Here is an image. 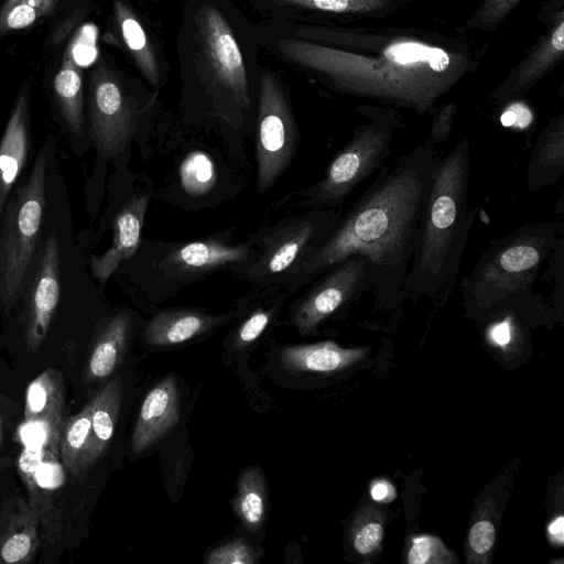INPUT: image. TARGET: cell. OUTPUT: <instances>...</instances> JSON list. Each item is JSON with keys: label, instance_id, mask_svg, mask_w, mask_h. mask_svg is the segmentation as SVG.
I'll return each mask as SVG.
<instances>
[{"label": "cell", "instance_id": "cell-1", "mask_svg": "<svg viewBox=\"0 0 564 564\" xmlns=\"http://www.w3.org/2000/svg\"><path fill=\"white\" fill-rule=\"evenodd\" d=\"M441 155L425 139L378 172L366 191L343 212L328 237L291 271V286L306 284L336 263L360 257L370 293L379 307H398L419 228Z\"/></svg>", "mask_w": 564, "mask_h": 564}, {"label": "cell", "instance_id": "cell-2", "mask_svg": "<svg viewBox=\"0 0 564 564\" xmlns=\"http://www.w3.org/2000/svg\"><path fill=\"white\" fill-rule=\"evenodd\" d=\"M262 52L283 65L313 75L339 90L425 112L459 77L462 61L446 50L412 39H395L379 57L308 41L258 22Z\"/></svg>", "mask_w": 564, "mask_h": 564}, {"label": "cell", "instance_id": "cell-3", "mask_svg": "<svg viewBox=\"0 0 564 564\" xmlns=\"http://www.w3.org/2000/svg\"><path fill=\"white\" fill-rule=\"evenodd\" d=\"M261 52L258 22L232 0H184L176 59L186 104L209 116L256 112Z\"/></svg>", "mask_w": 564, "mask_h": 564}, {"label": "cell", "instance_id": "cell-4", "mask_svg": "<svg viewBox=\"0 0 564 564\" xmlns=\"http://www.w3.org/2000/svg\"><path fill=\"white\" fill-rule=\"evenodd\" d=\"M470 163L469 141L464 138L435 169L402 302L429 297L444 303L454 291L476 217L469 200Z\"/></svg>", "mask_w": 564, "mask_h": 564}, {"label": "cell", "instance_id": "cell-5", "mask_svg": "<svg viewBox=\"0 0 564 564\" xmlns=\"http://www.w3.org/2000/svg\"><path fill=\"white\" fill-rule=\"evenodd\" d=\"M563 239V223L549 220L525 224L491 240L462 280L465 304L476 312L497 313L538 301L535 281Z\"/></svg>", "mask_w": 564, "mask_h": 564}, {"label": "cell", "instance_id": "cell-6", "mask_svg": "<svg viewBox=\"0 0 564 564\" xmlns=\"http://www.w3.org/2000/svg\"><path fill=\"white\" fill-rule=\"evenodd\" d=\"M61 169L55 135L47 134L30 170L0 214V313L14 302L42 234L52 181Z\"/></svg>", "mask_w": 564, "mask_h": 564}, {"label": "cell", "instance_id": "cell-7", "mask_svg": "<svg viewBox=\"0 0 564 564\" xmlns=\"http://www.w3.org/2000/svg\"><path fill=\"white\" fill-rule=\"evenodd\" d=\"M153 95L108 55H101L90 70L85 101L89 145L97 162L113 161L137 132L141 115Z\"/></svg>", "mask_w": 564, "mask_h": 564}, {"label": "cell", "instance_id": "cell-8", "mask_svg": "<svg viewBox=\"0 0 564 564\" xmlns=\"http://www.w3.org/2000/svg\"><path fill=\"white\" fill-rule=\"evenodd\" d=\"M401 128L400 119L390 112H380L357 126L324 176L303 192V204L310 209L343 210L346 198L388 163L394 134Z\"/></svg>", "mask_w": 564, "mask_h": 564}, {"label": "cell", "instance_id": "cell-9", "mask_svg": "<svg viewBox=\"0 0 564 564\" xmlns=\"http://www.w3.org/2000/svg\"><path fill=\"white\" fill-rule=\"evenodd\" d=\"M256 123L258 187L264 192L289 166L299 139L289 86L268 65H262Z\"/></svg>", "mask_w": 564, "mask_h": 564}, {"label": "cell", "instance_id": "cell-10", "mask_svg": "<svg viewBox=\"0 0 564 564\" xmlns=\"http://www.w3.org/2000/svg\"><path fill=\"white\" fill-rule=\"evenodd\" d=\"M343 210L310 209L291 224L279 229L269 240L260 258L251 264L245 278H272L291 271L312 253L335 229Z\"/></svg>", "mask_w": 564, "mask_h": 564}, {"label": "cell", "instance_id": "cell-11", "mask_svg": "<svg viewBox=\"0 0 564 564\" xmlns=\"http://www.w3.org/2000/svg\"><path fill=\"white\" fill-rule=\"evenodd\" d=\"M370 289L366 262L357 256L340 261L316 278L313 286L297 303L292 321L306 335L319 323L345 311Z\"/></svg>", "mask_w": 564, "mask_h": 564}, {"label": "cell", "instance_id": "cell-12", "mask_svg": "<svg viewBox=\"0 0 564 564\" xmlns=\"http://www.w3.org/2000/svg\"><path fill=\"white\" fill-rule=\"evenodd\" d=\"M111 35L129 62L155 91L169 80L164 46L148 20L128 1L112 0Z\"/></svg>", "mask_w": 564, "mask_h": 564}, {"label": "cell", "instance_id": "cell-13", "mask_svg": "<svg viewBox=\"0 0 564 564\" xmlns=\"http://www.w3.org/2000/svg\"><path fill=\"white\" fill-rule=\"evenodd\" d=\"M47 95L53 118L73 154L84 155L90 145L87 134L83 69L73 59L67 48L51 78Z\"/></svg>", "mask_w": 564, "mask_h": 564}, {"label": "cell", "instance_id": "cell-14", "mask_svg": "<svg viewBox=\"0 0 564 564\" xmlns=\"http://www.w3.org/2000/svg\"><path fill=\"white\" fill-rule=\"evenodd\" d=\"M32 79L23 80L0 139V214L10 193L25 174L31 156Z\"/></svg>", "mask_w": 564, "mask_h": 564}, {"label": "cell", "instance_id": "cell-15", "mask_svg": "<svg viewBox=\"0 0 564 564\" xmlns=\"http://www.w3.org/2000/svg\"><path fill=\"white\" fill-rule=\"evenodd\" d=\"M148 203V196H140L130 199L118 209L111 221L110 247L102 254L86 258L90 275L100 290L118 267L138 249Z\"/></svg>", "mask_w": 564, "mask_h": 564}, {"label": "cell", "instance_id": "cell-16", "mask_svg": "<svg viewBox=\"0 0 564 564\" xmlns=\"http://www.w3.org/2000/svg\"><path fill=\"white\" fill-rule=\"evenodd\" d=\"M392 0H243L262 19L312 24L327 15L371 13Z\"/></svg>", "mask_w": 564, "mask_h": 564}, {"label": "cell", "instance_id": "cell-17", "mask_svg": "<svg viewBox=\"0 0 564 564\" xmlns=\"http://www.w3.org/2000/svg\"><path fill=\"white\" fill-rule=\"evenodd\" d=\"M180 406L175 378L167 376L145 395L132 435V448L141 453L178 422Z\"/></svg>", "mask_w": 564, "mask_h": 564}, {"label": "cell", "instance_id": "cell-18", "mask_svg": "<svg viewBox=\"0 0 564 564\" xmlns=\"http://www.w3.org/2000/svg\"><path fill=\"white\" fill-rule=\"evenodd\" d=\"M95 10L90 0H3L0 4V43L15 32L50 20L56 24L74 14Z\"/></svg>", "mask_w": 564, "mask_h": 564}, {"label": "cell", "instance_id": "cell-19", "mask_svg": "<svg viewBox=\"0 0 564 564\" xmlns=\"http://www.w3.org/2000/svg\"><path fill=\"white\" fill-rule=\"evenodd\" d=\"M564 176V116L552 117L538 137L527 167L532 193L558 183Z\"/></svg>", "mask_w": 564, "mask_h": 564}, {"label": "cell", "instance_id": "cell-20", "mask_svg": "<svg viewBox=\"0 0 564 564\" xmlns=\"http://www.w3.org/2000/svg\"><path fill=\"white\" fill-rule=\"evenodd\" d=\"M39 524L35 509L29 502L18 499L1 523V564L29 563L33 560L40 543Z\"/></svg>", "mask_w": 564, "mask_h": 564}, {"label": "cell", "instance_id": "cell-21", "mask_svg": "<svg viewBox=\"0 0 564 564\" xmlns=\"http://www.w3.org/2000/svg\"><path fill=\"white\" fill-rule=\"evenodd\" d=\"M56 455V449L26 444L18 463L19 473L29 492V503L37 512L40 523L45 529V536L51 543L59 538V511L54 505L47 485H42L37 480L36 470L45 459L55 458Z\"/></svg>", "mask_w": 564, "mask_h": 564}, {"label": "cell", "instance_id": "cell-22", "mask_svg": "<svg viewBox=\"0 0 564 564\" xmlns=\"http://www.w3.org/2000/svg\"><path fill=\"white\" fill-rule=\"evenodd\" d=\"M365 348H341L334 341L291 346L282 350V366L297 372H333L360 361Z\"/></svg>", "mask_w": 564, "mask_h": 564}, {"label": "cell", "instance_id": "cell-23", "mask_svg": "<svg viewBox=\"0 0 564 564\" xmlns=\"http://www.w3.org/2000/svg\"><path fill=\"white\" fill-rule=\"evenodd\" d=\"M564 20L560 19L551 32L542 40L519 69L496 94L501 102L525 94L546 70L562 57L564 51Z\"/></svg>", "mask_w": 564, "mask_h": 564}, {"label": "cell", "instance_id": "cell-24", "mask_svg": "<svg viewBox=\"0 0 564 564\" xmlns=\"http://www.w3.org/2000/svg\"><path fill=\"white\" fill-rule=\"evenodd\" d=\"M131 323L129 313L119 312L104 324L87 361V381L105 379L115 371L124 355Z\"/></svg>", "mask_w": 564, "mask_h": 564}, {"label": "cell", "instance_id": "cell-25", "mask_svg": "<svg viewBox=\"0 0 564 564\" xmlns=\"http://www.w3.org/2000/svg\"><path fill=\"white\" fill-rule=\"evenodd\" d=\"M250 254L247 246H234L217 240H199L174 250L167 263L189 273L206 272L245 261Z\"/></svg>", "mask_w": 564, "mask_h": 564}, {"label": "cell", "instance_id": "cell-26", "mask_svg": "<svg viewBox=\"0 0 564 564\" xmlns=\"http://www.w3.org/2000/svg\"><path fill=\"white\" fill-rule=\"evenodd\" d=\"M219 321V317L193 311L162 312L148 323L145 339L152 346L181 344L205 333Z\"/></svg>", "mask_w": 564, "mask_h": 564}, {"label": "cell", "instance_id": "cell-27", "mask_svg": "<svg viewBox=\"0 0 564 564\" xmlns=\"http://www.w3.org/2000/svg\"><path fill=\"white\" fill-rule=\"evenodd\" d=\"M64 408V378L59 370L48 368L28 386L25 422H45L61 427Z\"/></svg>", "mask_w": 564, "mask_h": 564}, {"label": "cell", "instance_id": "cell-28", "mask_svg": "<svg viewBox=\"0 0 564 564\" xmlns=\"http://www.w3.org/2000/svg\"><path fill=\"white\" fill-rule=\"evenodd\" d=\"M122 400V386L118 377L109 380L93 398L88 467L102 455L112 438Z\"/></svg>", "mask_w": 564, "mask_h": 564}, {"label": "cell", "instance_id": "cell-29", "mask_svg": "<svg viewBox=\"0 0 564 564\" xmlns=\"http://www.w3.org/2000/svg\"><path fill=\"white\" fill-rule=\"evenodd\" d=\"M93 399L77 414L62 422L58 452L63 466L77 476L87 470L90 444Z\"/></svg>", "mask_w": 564, "mask_h": 564}, {"label": "cell", "instance_id": "cell-30", "mask_svg": "<svg viewBox=\"0 0 564 564\" xmlns=\"http://www.w3.org/2000/svg\"><path fill=\"white\" fill-rule=\"evenodd\" d=\"M234 511L247 530L257 532L262 528L267 512V486L259 467H250L240 475Z\"/></svg>", "mask_w": 564, "mask_h": 564}, {"label": "cell", "instance_id": "cell-31", "mask_svg": "<svg viewBox=\"0 0 564 564\" xmlns=\"http://www.w3.org/2000/svg\"><path fill=\"white\" fill-rule=\"evenodd\" d=\"M180 184L192 197L209 193L217 181L216 165L210 155L200 150L187 153L178 167Z\"/></svg>", "mask_w": 564, "mask_h": 564}, {"label": "cell", "instance_id": "cell-32", "mask_svg": "<svg viewBox=\"0 0 564 564\" xmlns=\"http://www.w3.org/2000/svg\"><path fill=\"white\" fill-rule=\"evenodd\" d=\"M383 538V519L373 507L366 506L355 519L351 529V542L360 555L372 554Z\"/></svg>", "mask_w": 564, "mask_h": 564}, {"label": "cell", "instance_id": "cell-33", "mask_svg": "<svg viewBox=\"0 0 564 564\" xmlns=\"http://www.w3.org/2000/svg\"><path fill=\"white\" fill-rule=\"evenodd\" d=\"M455 561L453 553L437 536L423 534L411 539L408 563L447 564Z\"/></svg>", "mask_w": 564, "mask_h": 564}, {"label": "cell", "instance_id": "cell-34", "mask_svg": "<svg viewBox=\"0 0 564 564\" xmlns=\"http://www.w3.org/2000/svg\"><path fill=\"white\" fill-rule=\"evenodd\" d=\"M260 556V552L246 540L236 539L212 550L205 562L208 564H254Z\"/></svg>", "mask_w": 564, "mask_h": 564}, {"label": "cell", "instance_id": "cell-35", "mask_svg": "<svg viewBox=\"0 0 564 564\" xmlns=\"http://www.w3.org/2000/svg\"><path fill=\"white\" fill-rule=\"evenodd\" d=\"M520 0H486L473 19L475 28L495 29Z\"/></svg>", "mask_w": 564, "mask_h": 564}, {"label": "cell", "instance_id": "cell-36", "mask_svg": "<svg viewBox=\"0 0 564 564\" xmlns=\"http://www.w3.org/2000/svg\"><path fill=\"white\" fill-rule=\"evenodd\" d=\"M496 528L488 518H480L471 525L468 533V546L474 556L485 557L495 544Z\"/></svg>", "mask_w": 564, "mask_h": 564}, {"label": "cell", "instance_id": "cell-37", "mask_svg": "<svg viewBox=\"0 0 564 564\" xmlns=\"http://www.w3.org/2000/svg\"><path fill=\"white\" fill-rule=\"evenodd\" d=\"M271 311L259 308L254 311L239 327L236 336V345L247 346L254 341L267 328L271 319Z\"/></svg>", "mask_w": 564, "mask_h": 564}, {"label": "cell", "instance_id": "cell-38", "mask_svg": "<svg viewBox=\"0 0 564 564\" xmlns=\"http://www.w3.org/2000/svg\"><path fill=\"white\" fill-rule=\"evenodd\" d=\"M454 104H448L433 112V122L426 138L434 145L443 143L452 133L454 128Z\"/></svg>", "mask_w": 564, "mask_h": 564}, {"label": "cell", "instance_id": "cell-39", "mask_svg": "<svg viewBox=\"0 0 564 564\" xmlns=\"http://www.w3.org/2000/svg\"><path fill=\"white\" fill-rule=\"evenodd\" d=\"M532 120V115L528 107L522 104H512L506 109L501 116V122L508 127L528 126Z\"/></svg>", "mask_w": 564, "mask_h": 564}, {"label": "cell", "instance_id": "cell-40", "mask_svg": "<svg viewBox=\"0 0 564 564\" xmlns=\"http://www.w3.org/2000/svg\"><path fill=\"white\" fill-rule=\"evenodd\" d=\"M370 496L375 501H389L394 497V489L387 480H377L372 484Z\"/></svg>", "mask_w": 564, "mask_h": 564}, {"label": "cell", "instance_id": "cell-41", "mask_svg": "<svg viewBox=\"0 0 564 564\" xmlns=\"http://www.w3.org/2000/svg\"><path fill=\"white\" fill-rule=\"evenodd\" d=\"M563 530H564V518L562 516L556 517L547 528L551 540L561 545L563 543Z\"/></svg>", "mask_w": 564, "mask_h": 564}, {"label": "cell", "instance_id": "cell-42", "mask_svg": "<svg viewBox=\"0 0 564 564\" xmlns=\"http://www.w3.org/2000/svg\"><path fill=\"white\" fill-rule=\"evenodd\" d=\"M1 437H2V422L0 417V446H1Z\"/></svg>", "mask_w": 564, "mask_h": 564}, {"label": "cell", "instance_id": "cell-43", "mask_svg": "<svg viewBox=\"0 0 564 564\" xmlns=\"http://www.w3.org/2000/svg\"><path fill=\"white\" fill-rule=\"evenodd\" d=\"M148 1L153 2V3H161V2H164L166 0H148Z\"/></svg>", "mask_w": 564, "mask_h": 564}]
</instances>
